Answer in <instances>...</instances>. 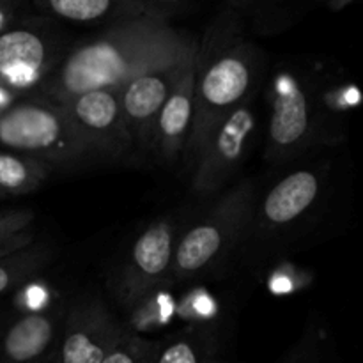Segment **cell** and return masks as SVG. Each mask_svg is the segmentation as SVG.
Segmentation results:
<instances>
[{
    "mask_svg": "<svg viewBox=\"0 0 363 363\" xmlns=\"http://www.w3.org/2000/svg\"><path fill=\"white\" fill-rule=\"evenodd\" d=\"M16 99H20V98H18V96H14V94H11V92L6 91L4 87H0V113H2L4 110L9 108V106L13 105Z\"/></svg>",
    "mask_w": 363,
    "mask_h": 363,
    "instance_id": "24",
    "label": "cell"
},
{
    "mask_svg": "<svg viewBox=\"0 0 363 363\" xmlns=\"http://www.w3.org/2000/svg\"><path fill=\"white\" fill-rule=\"evenodd\" d=\"M243 20L245 28H252L261 35H273L300 21L315 4L311 2H279V0H245L229 2Z\"/></svg>",
    "mask_w": 363,
    "mask_h": 363,
    "instance_id": "16",
    "label": "cell"
},
{
    "mask_svg": "<svg viewBox=\"0 0 363 363\" xmlns=\"http://www.w3.org/2000/svg\"><path fill=\"white\" fill-rule=\"evenodd\" d=\"M0 149L39 160L53 172L99 163L62 106L38 96L16 99L0 113Z\"/></svg>",
    "mask_w": 363,
    "mask_h": 363,
    "instance_id": "6",
    "label": "cell"
},
{
    "mask_svg": "<svg viewBox=\"0 0 363 363\" xmlns=\"http://www.w3.org/2000/svg\"><path fill=\"white\" fill-rule=\"evenodd\" d=\"M259 195L255 179H241L223 191L211 208L181 230L174 252V282L204 279L220 268L243 243Z\"/></svg>",
    "mask_w": 363,
    "mask_h": 363,
    "instance_id": "4",
    "label": "cell"
},
{
    "mask_svg": "<svg viewBox=\"0 0 363 363\" xmlns=\"http://www.w3.org/2000/svg\"><path fill=\"white\" fill-rule=\"evenodd\" d=\"M53 259L55 252L52 245L35 241L25 250L0 261V298L45 272Z\"/></svg>",
    "mask_w": 363,
    "mask_h": 363,
    "instance_id": "19",
    "label": "cell"
},
{
    "mask_svg": "<svg viewBox=\"0 0 363 363\" xmlns=\"http://www.w3.org/2000/svg\"><path fill=\"white\" fill-rule=\"evenodd\" d=\"M269 108L264 160L272 165H286L340 137L326 92L311 71L277 69Z\"/></svg>",
    "mask_w": 363,
    "mask_h": 363,
    "instance_id": "3",
    "label": "cell"
},
{
    "mask_svg": "<svg viewBox=\"0 0 363 363\" xmlns=\"http://www.w3.org/2000/svg\"><path fill=\"white\" fill-rule=\"evenodd\" d=\"M186 223V213L172 211L155 218L135 236L110 280L112 294L121 307H135L169 279L177 240Z\"/></svg>",
    "mask_w": 363,
    "mask_h": 363,
    "instance_id": "8",
    "label": "cell"
},
{
    "mask_svg": "<svg viewBox=\"0 0 363 363\" xmlns=\"http://www.w3.org/2000/svg\"><path fill=\"white\" fill-rule=\"evenodd\" d=\"M257 119L254 110V96L233 110L218 126L213 130L191 170V191L195 197H215L225 191L227 184L240 172L248 158Z\"/></svg>",
    "mask_w": 363,
    "mask_h": 363,
    "instance_id": "11",
    "label": "cell"
},
{
    "mask_svg": "<svg viewBox=\"0 0 363 363\" xmlns=\"http://www.w3.org/2000/svg\"><path fill=\"white\" fill-rule=\"evenodd\" d=\"M181 34L170 23L152 20L101 28L91 38L71 43L38 98L62 105L82 92L119 91L145 62Z\"/></svg>",
    "mask_w": 363,
    "mask_h": 363,
    "instance_id": "2",
    "label": "cell"
},
{
    "mask_svg": "<svg viewBox=\"0 0 363 363\" xmlns=\"http://www.w3.org/2000/svg\"><path fill=\"white\" fill-rule=\"evenodd\" d=\"M71 46L62 23L34 13L0 34V87L38 96Z\"/></svg>",
    "mask_w": 363,
    "mask_h": 363,
    "instance_id": "7",
    "label": "cell"
},
{
    "mask_svg": "<svg viewBox=\"0 0 363 363\" xmlns=\"http://www.w3.org/2000/svg\"><path fill=\"white\" fill-rule=\"evenodd\" d=\"M199 39L191 38L177 66L174 84L165 105L156 119L151 156L162 167L183 162L195 112V73H197Z\"/></svg>",
    "mask_w": 363,
    "mask_h": 363,
    "instance_id": "14",
    "label": "cell"
},
{
    "mask_svg": "<svg viewBox=\"0 0 363 363\" xmlns=\"http://www.w3.org/2000/svg\"><path fill=\"white\" fill-rule=\"evenodd\" d=\"M245 30L240 14L225 6L199 41L194 124L183 156L188 172L197 165L213 130L259 85L262 53Z\"/></svg>",
    "mask_w": 363,
    "mask_h": 363,
    "instance_id": "1",
    "label": "cell"
},
{
    "mask_svg": "<svg viewBox=\"0 0 363 363\" xmlns=\"http://www.w3.org/2000/svg\"><path fill=\"white\" fill-rule=\"evenodd\" d=\"M160 350L162 340L145 339L126 330L101 363H156Z\"/></svg>",
    "mask_w": 363,
    "mask_h": 363,
    "instance_id": "21",
    "label": "cell"
},
{
    "mask_svg": "<svg viewBox=\"0 0 363 363\" xmlns=\"http://www.w3.org/2000/svg\"><path fill=\"white\" fill-rule=\"evenodd\" d=\"M328 197V169L321 163L282 174L259 191L241 247L279 250L287 247L321 213Z\"/></svg>",
    "mask_w": 363,
    "mask_h": 363,
    "instance_id": "5",
    "label": "cell"
},
{
    "mask_svg": "<svg viewBox=\"0 0 363 363\" xmlns=\"http://www.w3.org/2000/svg\"><path fill=\"white\" fill-rule=\"evenodd\" d=\"M126 330L99 296L74 298L52 363H101Z\"/></svg>",
    "mask_w": 363,
    "mask_h": 363,
    "instance_id": "13",
    "label": "cell"
},
{
    "mask_svg": "<svg viewBox=\"0 0 363 363\" xmlns=\"http://www.w3.org/2000/svg\"><path fill=\"white\" fill-rule=\"evenodd\" d=\"M220 358V335L206 326H199L163 339L156 363H215Z\"/></svg>",
    "mask_w": 363,
    "mask_h": 363,
    "instance_id": "17",
    "label": "cell"
},
{
    "mask_svg": "<svg viewBox=\"0 0 363 363\" xmlns=\"http://www.w3.org/2000/svg\"><path fill=\"white\" fill-rule=\"evenodd\" d=\"M215 363H227V362H225V360H223V358H220V360H216Z\"/></svg>",
    "mask_w": 363,
    "mask_h": 363,
    "instance_id": "25",
    "label": "cell"
},
{
    "mask_svg": "<svg viewBox=\"0 0 363 363\" xmlns=\"http://www.w3.org/2000/svg\"><path fill=\"white\" fill-rule=\"evenodd\" d=\"M38 14L77 27L108 28L133 21L170 23L172 18L197 9L186 0H32Z\"/></svg>",
    "mask_w": 363,
    "mask_h": 363,
    "instance_id": "12",
    "label": "cell"
},
{
    "mask_svg": "<svg viewBox=\"0 0 363 363\" xmlns=\"http://www.w3.org/2000/svg\"><path fill=\"white\" fill-rule=\"evenodd\" d=\"M284 363H333V358L325 339L315 333H308L291 350Z\"/></svg>",
    "mask_w": 363,
    "mask_h": 363,
    "instance_id": "22",
    "label": "cell"
},
{
    "mask_svg": "<svg viewBox=\"0 0 363 363\" xmlns=\"http://www.w3.org/2000/svg\"><path fill=\"white\" fill-rule=\"evenodd\" d=\"M74 131L99 163H137L138 151L128 130L119 92H82L60 105Z\"/></svg>",
    "mask_w": 363,
    "mask_h": 363,
    "instance_id": "10",
    "label": "cell"
},
{
    "mask_svg": "<svg viewBox=\"0 0 363 363\" xmlns=\"http://www.w3.org/2000/svg\"><path fill=\"white\" fill-rule=\"evenodd\" d=\"M46 363H52V360H50V362H46Z\"/></svg>",
    "mask_w": 363,
    "mask_h": 363,
    "instance_id": "26",
    "label": "cell"
},
{
    "mask_svg": "<svg viewBox=\"0 0 363 363\" xmlns=\"http://www.w3.org/2000/svg\"><path fill=\"white\" fill-rule=\"evenodd\" d=\"M69 301L60 298L45 308L18 314L0 330V363L52 360Z\"/></svg>",
    "mask_w": 363,
    "mask_h": 363,
    "instance_id": "15",
    "label": "cell"
},
{
    "mask_svg": "<svg viewBox=\"0 0 363 363\" xmlns=\"http://www.w3.org/2000/svg\"><path fill=\"white\" fill-rule=\"evenodd\" d=\"M53 170L30 156L0 149V199H16L39 190Z\"/></svg>",
    "mask_w": 363,
    "mask_h": 363,
    "instance_id": "18",
    "label": "cell"
},
{
    "mask_svg": "<svg viewBox=\"0 0 363 363\" xmlns=\"http://www.w3.org/2000/svg\"><path fill=\"white\" fill-rule=\"evenodd\" d=\"M34 13L32 4L18 2V0H0V34Z\"/></svg>",
    "mask_w": 363,
    "mask_h": 363,
    "instance_id": "23",
    "label": "cell"
},
{
    "mask_svg": "<svg viewBox=\"0 0 363 363\" xmlns=\"http://www.w3.org/2000/svg\"><path fill=\"white\" fill-rule=\"evenodd\" d=\"M35 213L28 208L0 211V261L35 243Z\"/></svg>",
    "mask_w": 363,
    "mask_h": 363,
    "instance_id": "20",
    "label": "cell"
},
{
    "mask_svg": "<svg viewBox=\"0 0 363 363\" xmlns=\"http://www.w3.org/2000/svg\"><path fill=\"white\" fill-rule=\"evenodd\" d=\"M194 35L183 34L160 50L119 89L128 130L140 156H151L156 119L174 84L184 48Z\"/></svg>",
    "mask_w": 363,
    "mask_h": 363,
    "instance_id": "9",
    "label": "cell"
}]
</instances>
